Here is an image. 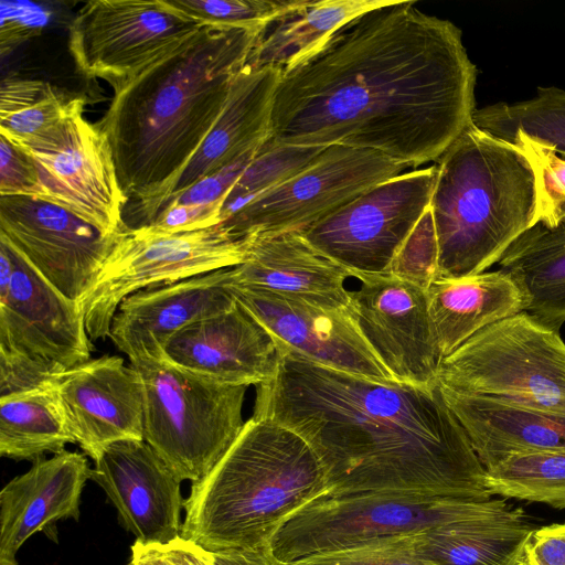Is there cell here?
Segmentation results:
<instances>
[{
	"instance_id": "1",
	"label": "cell",
	"mask_w": 565,
	"mask_h": 565,
	"mask_svg": "<svg viewBox=\"0 0 565 565\" xmlns=\"http://www.w3.org/2000/svg\"><path fill=\"white\" fill-rule=\"evenodd\" d=\"M415 4L367 10L282 68L269 138L437 161L472 121L478 71L461 30Z\"/></svg>"
},
{
	"instance_id": "2",
	"label": "cell",
	"mask_w": 565,
	"mask_h": 565,
	"mask_svg": "<svg viewBox=\"0 0 565 565\" xmlns=\"http://www.w3.org/2000/svg\"><path fill=\"white\" fill-rule=\"evenodd\" d=\"M277 344V371L256 385L253 416L311 447L326 473L324 495L404 490L491 498L486 469L437 385L373 381Z\"/></svg>"
},
{
	"instance_id": "3",
	"label": "cell",
	"mask_w": 565,
	"mask_h": 565,
	"mask_svg": "<svg viewBox=\"0 0 565 565\" xmlns=\"http://www.w3.org/2000/svg\"><path fill=\"white\" fill-rule=\"evenodd\" d=\"M259 31L205 24L115 89L97 126L111 147L125 196L139 203L141 226L156 218L211 131Z\"/></svg>"
},
{
	"instance_id": "4",
	"label": "cell",
	"mask_w": 565,
	"mask_h": 565,
	"mask_svg": "<svg viewBox=\"0 0 565 565\" xmlns=\"http://www.w3.org/2000/svg\"><path fill=\"white\" fill-rule=\"evenodd\" d=\"M326 473L291 429L252 416L184 502L181 537L209 553L269 547L298 510L324 495Z\"/></svg>"
},
{
	"instance_id": "5",
	"label": "cell",
	"mask_w": 565,
	"mask_h": 565,
	"mask_svg": "<svg viewBox=\"0 0 565 565\" xmlns=\"http://www.w3.org/2000/svg\"><path fill=\"white\" fill-rule=\"evenodd\" d=\"M435 168L429 203L437 249L433 278L487 271L536 223L535 169L516 146L473 121Z\"/></svg>"
},
{
	"instance_id": "6",
	"label": "cell",
	"mask_w": 565,
	"mask_h": 565,
	"mask_svg": "<svg viewBox=\"0 0 565 565\" xmlns=\"http://www.w3.org/2000/svg\"><path fill=\"white\" fill-rule=\"evenodd\" d=\"M503 499H472L426 491L383 490L321 495L274 534L270 552L289 565L298 559L367 545L469 519L507 513Z\"/></svg>"
},
{
	"instance_id": "7",
	"label": "cell",
	"mask_w": 565,
	"mask_h": 565,
	"mask_svg": "<svg viewBox=\"0 0 565 565\" xmlns=\"http://www.w3.org/2000/svg\"><path fill=\"white\" fill-rule=\"evenodd\" d=\"M130 364L145 386V441L181 481L203 479L245 425L248 386L214 382L163 358Z\"/></svg>"
},
{
	"instance_id": "8",
	"label": "cell",
	"mask_w": 565,
	"mask_h": 565,
	"mask_svg": "<svg viewBox=\"0 0 565 565\" xmlns=\"http://www.w3.org/2000/svg\"><path fill=\"white\" fill-rule=\"evenodd\" d=\"M436 385L565 414V343L558 331L523 311L480 330L444 358Z\"/></svg>"
},
{
	"instance_id": "9",
	"label": "cell",
	"mask_w": 565,
	"mask_h": 565,
	"mask_svg": "<svg viewBox=\"0 0 565 565\" xmlns=\"http://www.w3.org/2000/svg\"><path fill=\"white\" fill-rule=\"evenodd\" d=\"M248 242L222 225L177 234L124 227L95 284L78 302L90 341L110 337L120 302L147 288L228 268L248 257Z\"/></svg>"
},
{
	"instance_id": "10",
	"label": "cell",
	"mask_w": 565,
	"mask_h": 565,
	"mask_svg": "<svg viewBox=\"0 0 565 565\" xmlns=\"http://www.w3.org/2000/svg\"><path fill=\"white\" fill-rule=\"evenodd\" d=\"M205 25L166 0L86 2L68 26V50L86 78L114 90L177 51Z\"/></svg>"
},
{
	"instance_id": "11",
	"label": "cell",
	"mask_w": 565,
	"mask_h": 565,
	"mask_svg": "<svg viewBox=\"0 0 565 565\" xmlns=\"http://www.w3.org/2000/svg\"><path fill=\"white\" fill-rule=\"evenodd\" d=\"M435 166L365 190L301 234L321 254L356 274L390 273L429 210Z\"/></svg>"
},
{
	"instance_id": "12",
	"label": "cell",
	"mask_w": 565,
	"mask_h": 565,
	"mask_svg": "<svg viewBox=\"0 0 565 565\" xmlns=\"http://www.w3.org/2000/svg\"><path fill=\"white\" fill-rule=\"evenodd\" d=\"M406 168L376 151L332 145L296 175L253 199L220 225L239 239L302 233Z\"/></svg>"
},
{
	"instance_id": "13",
	"label": "cell",
	"mask_w": 565,
	"mask_h": 565,
	"mask_svg": "<svg viewBox=\"0 0 565 565\" xmlns=\"http://www.w3.org/2000/svg\"><path fill=\"white\" fill-rule=\"evenodd\" d=\"M354 278L348 309L381 363L398 383L436 385L441 355L426 287L393 271Z\"/></svg>"
},
{
	"instance_id": "14",
	"label": "cell",
	"mask_w": 565,
	"mask_h": 565,
	"mask_svg": "<svg viewBox=\"0 0 565 565\" xmlns=\"http://www.w3.org/2000/svg\"><path fill=\"white\" fill-rule=\"evenodd\" d=\"M118 234L105 235L75 213L41 198L0 196V238L77 302L95 284Z\"/></svg>"
},
{
	"instance_id": "15",
	"label": "cell",
	"mask_w": 565,
	"mask_h": 565,
	"mask_svg": "<svg viewBox=\"0 0 565 565\" xmlns=\"http://www.w3.org/2000/svg\"><path fill=\"white\" fill-rule=\"evenodd\" d=\"M22 149L38 170L39 198L75 213L105 235L125 227L127 198L109 141L97 124L78 113L47 139Z\"/></svg>"
},
{
	"instance_id": "16",
	"label": "cell",
	"mask_w": 565,
	"mask_h": 565,
	"mask_svg": "<svg viewBox=\"0 0 565 565\" xmlns=\"http://www.w3.org/2000/svg\"><path fill=\"white\" fill-rule=\"evenodd\" d=\"M230 288L286 348L328 367L373 381L396 382L361 334L348 308L256 288Z\"/></svg>"
},
{
	"instance_id": "17",
	"label": "cell",
	"mask_w": 565,
	"mask_h": 565,
	"mask_svg": "<svg viewBox=\"0 0 565 565\" xmlns=\"http://www.w3.org/2000/svg\"><path fill=\"white\" fill-rule=\"evenodd\" d=\"M13 270L0 287V349L72 369L93 350L77 301L63 295L7 241Z\"/></svg>"
},
{
	"instance_id": "18",
	"label": "cell",
	"mask_w": 565,
	"mask_h": 565,
	"mask_svg": "<svg viewBox=\"0 0 565 565\" xmlns=\"http://www.w3.org/2000/svg\"><path fill=\"white\" fill-rule=\"evenodd\" d=\"M68 427L94 461L110 445L145 440V386L135 366L103 355L63 372L55 381Z\"/></svg>"
},
{
	"instance_id": "19",
	"label": "cell",
	"mask_w": 565,
	"mask_h": 565,
	"mask_svg": "<svg viewBox=\"0 0 565 565\" xmlns=\"http://www.w3.org/2000/svg\"><path fill=\"white\" fill-rule=\"evenodd\" d=\"M94 462L89 479L105 491L137 542L167 545L181 536V480L148 443H115Z\"/></svg>"
},
{
	"instance_id": "20",
	"label": "cell",
	"mask_w": 565,
	"mask_h": 565,
	"mask_svg": "<svg viewBox=\"0 0 565 565\" xmlns=\"http://www.w3.org/2000/svg\"><path fill=\"white\" fill-rule=\"evenodd\" d=\"M279 356L275 337L237 299L227 310L183 328L163 348L171 364L227 385L267 381Z\"/></svg>"
},
{
	"instance_id": "21",
	"label": "cell",
	"mask_w": 565,
	"mask_h": 565,
	"mask_svg": "<svg viewBox=\"0 0 565 565\" xmlns=\"http://www.w3.org/2000/svg\"><path fill=\"white\" fill-rule=\"evenodd\" d=\"M232 267L139 290L125 298L110 339L130 361L162 359L166 343L183 328L231 308Z\"/></svg>"
},
{
	"instance_id": "22",
	"label": "cell",
	"mask_w": 565,
	"mask_h": 565,
	"mask_svg": "<svg viewBox=\"0 0 565 565\" xmlns=\"http://www.w3.org/2000/svg\"><path fill=\"white\" fill-rule=\"evenodd\" d=\"M86 456L64 450L40 458L0 492V564H18L23 543L38 532L57 541L60 520L77 521L81 497L90 477Z\"/></svg>"
},
{
	"instance_id": "23",
	"label": "cell",
	"mask_w": 565,
	"mask_h": 565,
	"mask_svg": "<svg viewBox=\"0 0 565 565\" xmlns=\"http://www.w3.org/2000/svg\"><path fill=\"white\" fill-rule=\"evenodd\" d=\"M280 73L278 67H253L245 63L234 76L217 120L173 183L162 207L172 196L263 146L270 137L273 100Z\"/></svg>"
},
{
	"instance_id": "24",
	"label": "cell",
	"mask_w": 565,
	"mask_h": 565,
	"mask_svg": "<svg viewBox=\"0 0 565 565\" xmlns=\"http://www.w3.org/2000/svg\"><path fill=\"white\" fill-rule=\"evenodd\" d=\"M247 259L232 267V285L348 308L353 273L321 254L301 233L246 239Z\"/></svg>"
},
{
	"instance_id": "25",
	"label": "cell",
	"mask_w": 565,
	"mask_h": 565,
	"mask_svg": "<svg viewBox=\"0 0 565 565\" xmlns=\"http://www.w3.org/2000/svg\"><path fill=\"white\" fill-rule=\"evenodd\" d=\"M439 391L484 468L512 454L565 449V414Z\"/></svg>"
},
{
	"instance_id": "26",
	"label": "cell",
	"mask_w": 565,
	"mask_h": 565,
	"mask_svg": "<svg viewBox=\"0 0 565 565\" xmlns=\"http://www.w3.org/2000/svg\"><path fill=\"white\" fill-rule=\"evenodd\" d=\"M426 292L441 360L480 330L525 311L526 305L516 281L502 269L433 278Z\"/></svg>"
},
{
	"instance_id": "27",
	"label": "cell",
	"mask_w": 565,
	"mask_h": 565,
	"mask_svg": "<svg viewBox=\"0 0 565 565\" xmlns=\"http://www.w3.org/2000/svg\"><path fill=\"white\" fill-rule=\"evenodd\" d=\"M533 526L520 508L386 539L429 565H518ZM375 543V542H374Z\"/></svg>"
},
{
	"instance_id": "28",
	"label": "cell",
	"mask_w": 565,
	"mask_h": 565,
	"mask_svg": "<svg viewBox=\"0 0 565 565\" xmlns=\"http://www.w3.org/2000/svg\"><path fill=\"white\" fill-rule=\"evenodd\" d=\"M525 297V311L559 332L565 323V223L536 222L498 263Z\"/></svg>"
},
{
	"instance_id": "29",
	"label": "cell",
	"mask_w": 565,
	"mask_h": 565,
	"mask_svg": "<svg viewBox=\"0 0 565 565\" xmlns=\"http://www.w3.org/2000/svg\"><path fill=\"white\" fill-rule=\"evenodd\" d=\"M391 0H292L257 34L246 64L285 68L315 49L335 29Z\"/></svg>"
},
{
	"instance_id": "30",
	"label": "cell",
	"mask_w": 565,
	"mask_h": 565,
	"mask_svg": "<svg viewBox=\"0 0 565 565\" xmlns=\"http://www.w3.org/2000/svg\"><path fill=\"white\" fill-rule=\"evenodd\" d=\"M76 444L55 387L51 385L0 398V455L35 461Z\"/></svg>"
},
{
	"instance_id": "31",
	"label": "cell",
	"mask_w": 565,
	"mask_h": 565,
	"mask_svg": "<svg viewBox=\"0 0 565 565\" xmlns=\"http://www.w3.org/2000/svg\"><path fill=\"white\" fill-rule=\"evenodd\" d=\"M85 99L49 82L7 78L0 87V136L25 148L51 137L67 119L83 113Z\"/></svg>"
},
{
	"instance_id": "32",
	"label": "cell",
	"mask_w": 565,
	"mask_h": 565,
	"mask_svg": "<svg viewBox=\"0 0 565 565\" xmlns=\"http://www.w3.org/2000/svg\"><path fill=\"white\" fill-rule=\"evenodd\" d=\"M472 121L502 140L519 131L565 160V90L558 87L541 86L530 99L476 108Z\"/></svg>"
},
{
	"instance_id": "33",
	"label": "cell",
	"mask_w": 565,
	"mask_h": 565,
	"mask_svg": "<svg viewBox=\"0 0 565 565\" xmlns=\"http://www.w3.org/2000/svg\"><path fill=\"white\" fill-rule=\"evenodd\" d=\"M484 469L491 494L565 509V449L512 454Z\"/></svg>"
},
{
	"instance_id": "34",
	"label": "cell",
	"mask_w": 565,
	"mask_h": 565,
	"mask_svg": "<svg viewBox=\"0 0 565 565\" xmlns=\"http://www.w3.org/2000/svg\"><path fill=\"white\" fill-rule=\"evenodd\" d=\"M324 148L281 145L268 138L226 195L221 223L253 199L296 175Z\"/></svg>"
},
{
	"instance_id": "35",
	"label": "cell",
	"mask_w": 565,
	"mask_h": 565,
	"mask_svg": "<svg viewBox=\"0 0 565 565\" xmlns=\"http://www.w3.org/2000/svg\"><path fill=\"white\" fill-rule=\"evenodd\" d=\"M202 24L262 30L290 1L273 0H166Z\"/></svg>"
},
{
	"instance_id": "36",
	"label": "cell",
	"mask_w": 565,
	"mask_h": 565,
	"mask_svg": "<svg viewBox=\"0 0 565 565\" xmlns=\"http://www.w3.org/2000/svg\"><path fill=\"white\" fill-rule=\"evenodd\" d=\"M516 146L532 162L537 180L536 222L544 221L565 200V160L551 148L516 131L507 140Z\"/></svg>"
},
{
	"instance_id": "37",
	"label": "cell",
	"mask_w": 565,
	"mask_h": 565,
	"mask_svg": "<svg viewBox=\"0 0 565 565\" xmlns=\"http://www.w3.org/2000/svg\"><path fill=\"white\" fill-rule=\"evenodd\" d=\"M66 370L52 361L0 349V398L51 385Z\"/></svg>"
},
{
	"instance_id": "38",
	"label": "cell",
	"mask_w": 565,
	"mask_h": 565,
	"mask_svg": "<svg viewBox=\"0 0 565 565\" xmlns=\"http://www.w3.org/2000/svg\"><path fill=\"white\" fill-rule=\"evenodd\" d=\"M289 565H429L407 550L388 541L321 553Z\"/></svg>"
},
{
	"instance_id": "39",
	"label": "cell",
	"mask_w": 565,
	"mask_h": 565,
	"mask_svg": "<svg viewBox=\"0 0 565 565\" xmlns=\"http://www.w3.org/2000/svg\"><path fill=\"white\" fill-rule=\"evenodd\" d=\"M40 196L38 170L31 157L0 136V196Z\"/></svg>"
},
{
	"instance_id": "40",
	"label": "cell",
	"mask_w": 565,
	"mask_h": 565,
	"mask_svg": "<svg viewBox=\"0 0 565 565\" xmlns=\"http://www.w3.org/2000/svg\"><path fill=\"white\" fill-rule=\"evenodd\" d=\"M264 145V143H263ZM262 147V146H260ZM260 147L250 150L233 163L198 181L186 190L178 193L164 204H212L224 202L226 195L257 154ZM163 206V207H164ZM162 207V209H163Z\"/></svg>"
},
{
	"instance_id": "41",
	"label": "cell",
	"mask_w": 565,
	"mask_h": 565,
	"mask_svg": "<svg viewBox=\"0 0 565 565\" xmlns=\"http://www.w3.org/2000/svg\"><path fill=\"white\" fill-rule=\"evenodd\" d=\"M222 203L166 205L147 226L159 234H177L210 228L222 222Z\"/></svg>"
},
{
	"instance_id": "42",
	"label": "cell",
	"mask_w": 565,
	"mask_h": 565,
	"mask_svg": "<svg viewBox=\"0 0 565 565\" xmlns=\"http://www.w3.org/2000/svg\"><path fill=\"white\" fill-rule=\"evenodd\" d=\"M44 11L3 1L1 4L0 53L10 54L23 42L38 36L45 24Z\"/></svg>"
},
{
	"instance_id": "43",
	"label": "cell",
	"mask_w": 565,
	"mask_h": 565,
	"mask_svg": "<svg viewBox=\"0 0 565 565\" xmlns=\"http://www.w3.org/2000/svg\"><path fill=\"white\" fill-rule=\"evenodd\" d=\"M518 565H565V523L533 530Z\"/></svg>"
},
{
	"instance_id": "44",
	"label": "cell",
	"mask_w": 565,
	"mask_h": 565,
	"mask_svg": "<svg viewBox=\"0 0 565 565\" xmlns=\"http://www.w3.org/2000/svg\"><path fill=\"white\" fill-rule=\"evenodd\" d=\"M127 565H196L193 544L181 536L167 545H142L135 541Z\"/></svg>"
},
{
	"instance_id": "45",
	"label": "cell",
	"mask_w": 565,
	"mask_h": 565,
	"mask_svg": "<svg viewBox=\"0 0 565 565\" xmlns=\"http://www.w3.org/2000/svg\"><path fill=\"white\" fill-rule=\"evenodd\" d=\"M206 553L213 565H282L274 558L270 547Z\"/></svg>"
},
{
	"instance_id": "46",
	"label": "cell",
	"mask_w": 565,
	"mask_h": 565,
	"mask_svg": "<svg viewBox=\"0 0 565 565\" xmlns=\"http://www.w3.org/2000/svg\"><path fill=\"white\" fill-rule=\"evenodd\" d=\"M545 224L553 226L559 223H565V200L559 202L554 210L550 213L546 220L541 221Z\"/></svg>"
},
{
	"instance_id": "47",
	"label": "cell",
	"mask_w": 565,
	"mask_h": 565,
	"mask_svg": "<svg viewBox=\"0 0 565 565\" xmlns=\"http://www.w3.org/2000/svg\"><path fill=\"white\" fill-rule=\"evenodd\" d=\"M193 552L196 565H213L207 556V553L195 544H193Z\"/></svg>"
},
{
	"instance_id": "48",
	"label": "cell",
	"mask_w": 565,
	"mask_h": 565,
	"mask_svg": "<svg viewBox=\"0 0 565 565\" xmlns=\"http://www.w3.org/2000/svg\"><path fill=\"white\" fill-rule=\"evenodd\" d=\"M0 565H18V564H0Z\"/></svg>"
}]
</instances>
